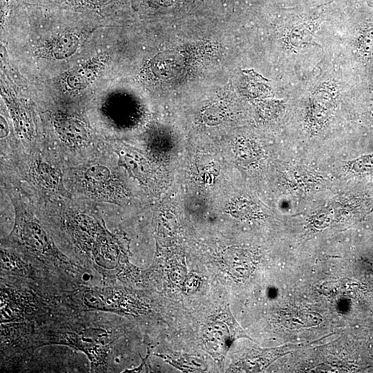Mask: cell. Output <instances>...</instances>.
I'll list each match as a JSON object with an SVG mask.
<instances>
[{
	"label": "cell",
	"mask_w": 373,
	"mask_h": 373,
	"mask_svg": "<svg viewBox=\"0 0 373 373\" xmlns=\"http://www.w3.org/2000/svg\"><path fill=\"white\" fill-rule=\"evenodd\" d=\"M352 168L358 173L373 172V153L353 161Z\"/></svg>",
	"instance_id": "cell-5"
},
{
	"label": "cell",
	"mask_w": 373,
	"mask_h": 373,
	"mask_svg": "<svg viewBox=\"0 0 373 373\" xmlns=\"http://www.w3.org/2000/svg\"><path fill=\"white\" fill-rule=\"evenodd\" d=\"M313 95L309 110L310 118L313 122L322 123L332 112L334 98L328 86L324 85Z\"/></svg>",
	"instance_id": "cell-2"
},
{
	"label": "cell",
	"mask_w": 373,
	"mask_h": 373,
	"mask_svg": "<svg viewBox=\"0 0 373 373\" xmlns=\"http://www.w3.org/2000/svg\"><path fill=\"white\" fill-rule=\"evenodd\" d=\"M226 316V314L219 315V319L208 327L204 335V345L207 351L220 361L225 357L231 342Z\"/></svg>",
	"instance_id": "cell-1"
},
{
	"label": "cell",
	"mask_w": 373,
	"mask_h": 373,
	"mask_svg": "<svg viewBox=\"0 0 373 373\" xmlns=\"http://www.w3.org/2000/svg\"><path fill=\"white\" fill-rule=\"evenodd\" d=\"M356 49L363 57L373 56V22L367 23L361 30L356 41Z\"/></svg>",
	"instance_id": "cell-4"
},
{
	"label": "cell",
	"mask_w": 373,
	"mask_h": 373,
	"mask_svg": "<svg viewBox=\"0 0 373 373\" xmlns=\"http://www.w3.org/2000/svg\"><path fill=\"white\" fill-rule=\"evenodd\" d=\"M317 19L304 22L293 28L287 34V44L294 48H300L307 45L321 46L313 41Z\"/></svg>",
	"instance_id": "cell-3"
}]
</instances>
